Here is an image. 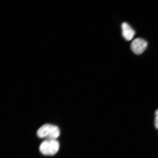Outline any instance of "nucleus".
<instances>
[{"mask_svg": "<svg viewBox=\"0 0 158 158\" xmlns=\"http://www.w3.org/2000/svg\"><path fill=\"white\" fill-rule=\"evenodd\" d=\"M37 134L39 137L41 138L56 139L60 135V130L56 126L46 124L39 128Z\"/></svg>", "mask_w": 158, "mask_h": 158, "instance_id": "f257e3e1", "label": "nucleus"}, {"mask_svg": "<svg viewBox=\"0 0 158 158\" xmlns=\"http://www.w3.org/2000/svg\"><path fill=\"white\" fill-rule=\"evenodd\" d=\"M60 147L59 142L55 139H46L40 144L39 150L43 155L52 156L58 152Z\"/></svg>", "mask_w": 158, "mask_h": 158, "instance_id": "f03ea898", "label": "nucleus"}, {"mask_svg": "<svg viewBox=\"0 0 158 158\" xmlns=\"http://www.w3.org/2000/svg\"><path fill=\"white\" fill-rule=\"evenodd\" d=\"M148 46L147 41L141 38H137L132 41L131 45L132 50L135 54L140 55L143 53Z\"/></svg>", "mask_w": 158, "mask_h": 158, "instance_id": "7ed1b4c3", "label": "nucleus"}, {"mask_svg": "<svg viewBox=\"0 0 158 158\" xmlns=\"http://www.w3.org/2000/svg\"><path fill=\"white\" fill-rule=\"evenodd\" d=\"M121 27L122 35L124 38L127 41L131 40L135 34V31L126 23H122Z\"/></svg>", "mask_w": 158, "mask_h": 158, "instance_id": "20e7f679", "label": "nucleus"}, {"mask_svg": "<svg viewBox=\"0 0 158 158\" xmlns=\"http://www.w3.org/2000/svg\"><path fill=\"white\" fill-rule=\"evenodd\" d=\"M155 116V125L156 128L158 129V110L156 111Z\"/></svg>", "mask_w": 158, "mask_h": 158, "instance_id": "39448f33", "label": "nucleus"}]
</instances>
